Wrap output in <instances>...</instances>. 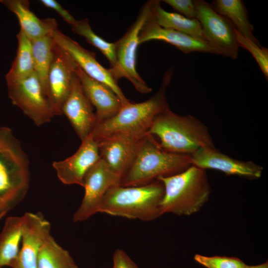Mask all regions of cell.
<instances>
[{
	"label": "cell",
	"instance_id": "1",
	"mask_svg": "<svg viewBox=\"0 0 268 268\" xmlns=\"http://www.w3.org/2000/svg\"><path fill=\"white\" fill-rule=\"evenodd\" d=\"M173 68L165 73L158 91L140 103L130 102L111 118L96 125L90 135L96 141L113 134L142 138L148 132L156 117L169 108L166 91L173 75Z\"/></svg>",
	"mask_w": 268,
	"mask_h": 268
},
{
	"label": "cell",
	"instance_id": "2",
	"mask_svg": "<svg viewBox=\"0 0 268 268\" xmlns=\"http://www.w3.org/2000/svg\"><path fill=\"white\" fill-rule=\"evenodd\" d=\"M26 154L11 130L0 127V219L24 198L29 186Z\"/></svg>",
	"mask_w": 268,
	"mask_h": 268
},
{
	"label": "cell",
	"instance_id": "3",
	"mask_svg": "<svg viewBox=\"0 0 268 268\" xmlns=\"http://www.w3.org/2000/svg\"><path fill=\"white\" fill-rule=\"evenodd\" d=\"M191 165L190 155L165 150L153 136L147 134L140 140L130 167L121 179L120 186L146 185L159 177L178 174Z\"/></svg>",
	"mask_w": 268,
	"mask_h": 268
},
{
	"label": "cell",
	"instance_id": "4",
	"mask_svg": "<svg viewBox=\"0 0 268 268\" xmlns=\"http://www.w3.org/2000/svg\"><path fill=\"white\" fill-rule=\"evenodd\" d=\"M148 134L156 136L168 152L191 155L205 147H215L207 127L195 117L182 116L168 108L155 118Z\"/></svg>",
	"mask_w": 268,
	"mask_h": 268
},
{
	"label": "cell",
	"instance_id": "5",
	"mask_svg": "<svg viewBox=\"0 0 268 268\" xmlns=\"http://www.w3.org/2000/svg\"><path fill=\"white\" fill-rule=\"evenodd\" d=\"M157 180L164 187L160 204L162 215L194 214L208 201L211 191L205 170L193 165L178 174L160 177Z\"/></svg>",
	"mask_w": 268,
	"mask_h": 268
},
{
	"label": "cell",
	"instance_id": "6",
	"mask_svg": "<svg viewBox=\"0 0 268 268\" xmlns=\"http://www.w3.org/2000/svg\"><path fill=\"white\" fill-rule=\"evenodd\" d=\"M163 194V186L158 180L138 186H116L105 195L98 212L129 219L153 220L162 215L160 204Z\"/></svg>",
	"mask_w": 268,
	"mask_h": 268
},
{
	"label": "cell",
	"instance_id": "7",
	"mask_svg": "<svg viewBox=\"0 0 268 268\" xmlns=\"http://www.w3.org/2000/svg\"><path fill=\"white\" fill-rule=\"evenodd\" d=\"M153 0L145 2L140 10L134 22L124 36L115 42L117 66L110 69L115 79L121 78L128 79L139 92L145 94L152 91L136 69V51L139 44L141 29L149 17Z\"/></svg>",
	"mask_w": 268,
	"mask_h": 268
},
{
	"label": "cell",
	"instance_id": "8",
	"mask_svg": "<svg viewBox=\"0 0 268 268\" xmlns=\"http://www.w3.org/2000/svg\"><path fill=\"white\" fill-rule=\"evenodd\" d=\"M9 98L37 126L51 122L54 116L48 98L34 72L21 80L7 84Z\"/></svg>",
	"mask_w": 268,
	"mask_h": 268
},
{
	"label": "cell",
	"instance_id": "9",
	"mask_svg": "<svg viewBox=\"0 0 268 268\" xmlns=\"http://www.w3.org/2000/svg\"><path fill=\"white\" fill-rule=\"evenodd\" d=\"M197 19L200 22L203 38L214 46L221 55L237 59L239 46L235 35L236 28L230 21L215 11L204 0H195Z\"/></svg>",
	"mask_w": 268,
	"mask_h": 268
},
{
	"label": "cell",
	"instance_id": "10",
	"mask_svg": "<svg viewBox=\"0 0 268 268\" xmlns=\"http://www.w3.org/2000/svg\"><path fill=\"white\" fill-rule=\"evenodd\" d=\"M120 178L100 158L84 178V195L73 216L74 222L89 219L98 212L101 201L111 188L120 185Z\"/></svg>",
	"mask_w": 268,
	"mask_h": 268
},
{
	"label": "cell",
	"instance_id": "11",
	"mask_svg": "<svg viewBox=\"0 0 268 268\" xmlns=\"http://www.w3.org/2000/svg\"><path fill=\"white\" fill-rule=\"evenodd\" d=\"M52 35L55 42L70 55L83 72L111 89L121 100L123 106L131 102L124 94L110 68H106L97 61L95 53L84 49L58 28L52 32Z\"/></svg>",
	"mask_w": 268,
	"mask_h": 268
},
{
	"label": "cell",
	"instance_id": "12",
	"mask_svg": "<svg viewBox=\"0 0 268 268\" xmlns=\"http://www.w3.org/2000/svg\"><path fill=\"white\" fill-rule=\"evenodd\" d=\"M53 52L48 75V98L55 116L63 115V105L70 92L77 65L55 41Z\"/></svg>",
	"mask_w": 268,
	"mask_h": 268
},
{
	"label": "cell",
	"instance_id": "13",
	"mask_svg": "<svg viewBox=\"0 0 268 268\" xmlns=\"http://www.w3.org/2000/svg\"><path fill=\"white\" fill-rule=\"evenodd\" d=\"M22 246L12 268H37L40 250L50 235V222L40 213L22 216Z\"/></svg>",
	"mask_w": 268,
	"mask_h": 268
},
{
	"label": "cell",
	"instance_id": "14",
	"mask_svg": "<svg viewBox=\"0 0 268 268\" xmlns=\"http://www.w3.org/2000/svg\"><path fill=\"white\" fill-rule=\"evenodd\" d=\"M192 165L204 170L221 171L226 175L249 179L261 177L263 168L254 162L241 161L221 152L215 147H201L190 155Z\"/></svg>",
	"mask_w": 268,
	"mask_h": 268
},
{
	"label": "cell",
	"instance_id": "15",
	"mask_svg": "<svg viewBox=\"0 0 268 268\" xmlns=\"http://www.w3.org/2000/svg\"><path fill=\"white\" fill-rule=\"evenodd\" d=\"M153 40L169 43L187 54L199 52L221 55L219 51L205 39L161 27L155 20L151 10L149 17L140 32L139 44Z\"/></svg>",
	"mask_w": 268,
	"mask_h": 268
},
{
	"label": "cell",
	"instance_id": "16",
	"mask_svg": "<svg viewBox=\"0 0 268 268\" xmlns=\"http://www.w3.org/2000/svg\"><path fill=\"white\" fill-rule=\"evenodd\" d=\"M100 158L98 144L90 135L81 141L73 155L64 160L54 161L52 166L63 183L83 187L86 174Z\"/></svg>",
	"mask_w": 268,
	"mask_h": 268
},
{
	"label": "cell",
	"instance_id": "17",
	"mask_svg": "<svg viewBox=\"0 0 268 268\" xmlns=\"http://www.w3.org/2000/svg\"><path fill=\"white\" fill-rule=\"evenodd\" d=\"M62 113L68 119L81 141L90 135L96 125V115L93 111L92 105L75 73L70 92L63 104Z\"/></svg>",
	"mask_w": 268,
	"mask_h": 268
},
{
	"label": "cell",
	"instance_id": "18",
	"mask_svg": "<svg viewBox=\"0 0 268 268\" xmlns=\"http://www.w3.org/2000/svg\"><path fill=\"white\" fill-rule=\"evenodd\" d=\"M142 138L118 134L96 141L100 158L120 179L130 167Z\"/></svg>",
	"mask_w": 268,
	"mask_h": 268
},
{
	"label": "cell",
	"instance_id": "19",
	"mask_svg": "<svg viewBox=\"0 0 268 268\" xmlns=\"http://www.w3.org/2000/svg\"><path fill=\"white\" fill-rule=\"evenodd\" d=\"M75 73L85 94L96 109V124L111 118L118 112L123 105L111 89L90 77L77 65Z\"/></svg>",
	"mask_w": 268,
	"mask_h": 268
},
{
	"label": "cell",
	"instance_id": "20",
	"mask_svg": "<svg viewBox=\"0 0 268 268\" xmlns=\"http://www.w3.org/2000/svg\"><path fill=\"white\" fill-rule=\"evenodd\" d=\"M0 1L16 15L20 30L31 41L51 34L58 28V23L55 19H41L31 11L28 0H1Z\"/></svg>",
	"mask_w": 268,
	"mask_h": 268
},
{
	"label": "cell",
	"instance_id": "21",
	"mask_svg": "<svg viewBox=\"0 0 268 268\" xmlns=\"http://www.w3.org/2000/svg\"><path fill=\"white\" fill-rule=\"evenodd\" d=\"M22 216H11L6 219L0 234V268L12 267L20 251Z\"/></svg>",
	"mask_w": 268,
	"mask_h": 268
},
{
	"label": "cell",
	"instance_id": "22",
	"mask_svg": "<svg viewBox=\"0 0 268 268\" xmlns=\"http://www.w3.org/2000/svg\"><path fill=\"white\" fill-rule=\"evenodd\" d=\"M210 4L215 11L229 19L240 33L260 44L253 35L254 27L249 20L247 10L243 0H215Z\"/></svg>",
	"mask_w": 268,
	"mask_h": 268
},
{
	"label": "cell",
	"instance_id": "23",
	"mask_svg": "<svg viewBox=\"0 0 268 268\" xmlns=\"http://www.w3.org/2000/svg\"><path fill=\"white\" fill-rule=\"evenodd\" d=\"M161 0H153L151 12L156 22L162 27L175 30L188 35L203 38L200 22L178 13L168 12L161 6Z\"/></svg>",
	"mask_w": 268,
	"mask_h": 268
},
{
	"label": "cell",
	"instance_id": "24",
	"mask_svg": "<svg viewBox=\"0 0 268 268\" xmlns=\"http://www.w3.org/2000/svg\"><path fill=\"white\" fill-rule=\"evenodd\" d=\"M16 57L6 75L7 84L27 77L34 72L31 41L20 30Z\"/></svg>",
	"mask_w": 268,
	"mask_h": 268
},
{
	"label": "cell",
	"instance_id": "25",
	"mask_svg": "<svg viewBox=\"0 0 268 268\" xmlns=\"http://www.w3.org/2000/svg\"><path fill=\"white\" fill-rule=\"evenodd\" d=\"M31 42L34 72L48 97V75L53 58L55 41L51 33Z\"/></svg>",
	"mask_w": 268,
	"mask_h": 268
},
{
	"label": "cell",
	"instance_id": "26",
	"mask_svg": "<svg viewBox=\"0 0 268 268\" xmlns=\"http://www.w3.org/2000/svg\"><path fill=\"white\" fill-rule=\"evenodd\" d=\"M37 268H78L67 251L60 246L51 234L41 247Z\"/></svg>",
	"mask_w": 268,
	"mask_h": 268
},
{
	"label": "cell",
	"instance_id": "27",
	"mask_svg": "<svg viewBox=\"0 0 268 268\" xmlns=\"http://www.w3.org/2000/svg\"><path fill=\"white\" fill-rule=\"evenodd\" d=\"M72 31L83 37L89 44L97 48L108 60L111 69L117 66V58L115 42L105 41L97 35L92 29L87 18L77 20L71 25Z\"/></svg>",
	"mask_w": 268,
	"mask_h": 268
},
{
	"label": "cell",
	"instance_id": "28",
	"mask_svg": "<svg viewBox=\"0 0 268 268\" xmlns=\"http://www.w3.org/2000/svg\"><path fill=\"white\" fill-rule=\"evenodd\" d=\"M236 38L240 47L248 51L257 62L267 80L268 78V49L262 47L235 30Z\"/></svg>",
	"mask_w": 268,
	"mask_h": 268
},
{
	"label": "cell",
	"instance_id": "29",
	"mask_svg": "<svg viewBox=\"0 0 268 268\" xmlns=\"http://www.w3.org/2000/svg\"><path fill=\"white\" fill-rule=\"evenodd\" d=\"M194 260L206 268H247L248 265L235 257L196 254Z\"/></svg>",
	"mask_w": 268,
	"mask_h": 268
},
{
	"label": "cell",
	"instance_id": "30",
	"mask_svg": "<svg viewBox=\"0 0 268 268\" xmlns=\"http://www.w3.org/2000/svg\"><path fill=\"white\" fill-rule=\"evenodd\" d=\"M163 1L179 12V14L190 19H197L195 0H164Z\"/></svg>",
	"mask_w": 268,
	"mask_h": 268
},
{
	"label": "cell",
	"instance_id": "31",
	"mask_svg": "<svg viewBox=\"0 0 268 268\" xmlns=\"http://www.w3.org/2000/svg\"><path fill=\"white\" fill-rule=\"evenodd\" d=\"M112 268H138L129 255L122 249L115 250L113 257Z\"/></svg>",
	"mask_w": 268,
	"mask_h": 268
},
{
	"label": "cell",
	"instance_id": "32",
	"mask_svg": "<svg viewBox=\"0 0 268 268\" xmlns=\"http://www.w3.org/2000/svg\"><path fill=\"white\" fill-rule=\"evenodd\" d=\"M40 1L45 6L52 8L56 11L71 26L76 21V19L73 17L68 11L64 8L57 1L55 0H40Z\"/></svg>",
	"mask_w": 268,
	"mask_h": 268
},
{
	"label": "cell",
	"instance_id": "33",
	"mask_svg": "<svg viewBox=\"0 0 268 268\" xmlns=\"http://www.w3.org/2000/svg\"><path fill=\"white\" fill-rule=\"evenodd\" d=\"M247 268H268V262H266L263 264L255 266L248 265Z\"/></svg>",
	"mask_w": 268,
	"mask_h": 268
}]
</instances>
